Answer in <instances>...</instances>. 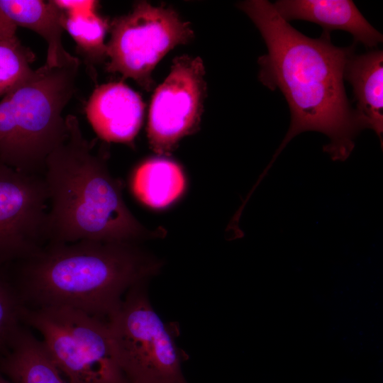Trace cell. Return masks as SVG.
Returning a JSON list of instances; mask_svg holds the SVG:
<instances>
[{
  "mask_svg": "<svg viewBox=\"0 0 383 383\" xmlns=\"http://www.w3.org/2000/svg\"><path fill=\"white\" fill-rule=\"evenodd\" d=\"M109 31L106 71L132 79L148 91L155 84L152 72L157 63L194 38L190 23L175 10L146 1L135 4L129 13L113 18Z\"/></svg>",
  "mask_w": 383,
  "mask_h": 383,
  "instance_id": "7",
  "label": "cell"
},
{
  "mask_svg": "<svg viewBox=\"0 0 383 383\" xmlns=\"http://www.w3.org/2000/svg\"><path fill=\"white\" fill-rule=\"evenodd\" d=\"M145 283L131 287L108 318L119 365L128 383H187L178 328L154 310Z\"/></svg>",
  "mask_w": 383,
  "mask_h": 383,
  "instance_id": "5",
  "label": "cell"
},
{
  "mask_svg": "<svg viewBox=\"0 0 383 383\" xmlns=\"http://www.w3.org/2000/svg\"><path fill=\"white\" fill-rule=\"evenodd\" d=\"M0 10L17 27L30 29L45 40L48 46L45 65L48 67H62L79 60L63 46L65 13L54 1L0 0Z\"/></svg>",
  "mask_w": 383,
  "mask_h": 383,
  "instance_id": "13",
  "label": "cell"
},
{
  "mask_svg": "<svg viewBox=\"0 0 383 383\" xmlns=\"http://www.w3.org/2000/svg\"><path fill=\"white\" fill-rule=\"evenodd\" d=\"M287 22L304 20L318 24L324 32L342 30L350 33L354 44L376 48L382 35L362 16L350 0H279L272 4Z\"/></svg>",
  "mask_w": 383,
  "mask_h": 383,
  "instance_id": "11",
  "label": "cell"
},
{
  "mask_svg": "<svg viewBox=\"0 0 383 383\" xmlns=\"http://www.w3.org/2000/svg\"><path fill=\"white\" fill-rule=\"evenodd\" d=\"M23 322L42 335L51 357L77 383H128L107 320L67 307L25 306Z\"/></svg>",
  "mask_w": 383,
  "mask_h": 383,
  "instance_id": "6",
  "label": "cell"
},
{
  "mask_svg": "<svg viewBox=\"0 0 383 383\" xmlns=\"http://www.w3.org/2000/svg\"><path fill=\"white\" fill-rule=\"evenodd\" d=\"M237 6L255 23L267 48L258 58L259 80L282 92L291 113L289 130L259 182L292 138L305 131L325 134L330 141L323 151L333 160H345L358 133L367 128L344 86L345 67L355 45L335 46L324 31L318 38L304 35L267 0L243 1Z\"/></svg>",
  "mask_w": 383,
  "mask_h": 383,
  "instance_id": "1",
  "label": "cell"
},
{
  "mask_svg": "<svg viewBox=\"0 0 383 383\" xmlns=\"http://www.w3.org/2000/svg\"><path fill=\"white\" fill-rule=\"evenodd\" d=\"M66 123L67 136L48 156L43 174L49 199L48 242L135 243L152 237L126 206L121 184L83 135L77 118L68 115Z\"/></svg>",
  "mask_w": 383,
  "mask_h": 383,
  "instance_id": "3",
  "label": "cell"
},
{
  "mask_svg": "<svg viewBox=\"0 0 383 383\" xmlns=\"http://www.w3.org/2000/svg\"><path fill=\"white\" fill-rule=\"evenodd\" d=\"M8 276L27 308L67 307L108 321L126 293L161 263L135 243L48 242Z\"/></svg>",
  "mask_w": 383,
  "mask_h": 383,
  "instance_id": "2",
  "label": "cell"
},
{
  "mask_svg": "<svg viewBox=\"0 0 383 383\" xmlns=\"http://www.w3.org/2000/svg\"><path fill=\"white\" fill-rule=\"evenodd\" d=\"M64 13V28L75 41L86 64L101 63L107 58L105 37L109 30V21L96 11Z\"/></svg>",
  "mask_w": 383,
  "mask_h": 383,
  "instance_id": "16",
  "label": "cell"
},
{
  "mask_svg": "<svg viewBox=\"0 0 383 383\" xmlns=\"http://www.w3.org/2000/svg\"><path fill=\"white\" fill-rule=\"evenodd\" d=\"M0 371L13 383H77L55 362L43 341L26 325L0 353Z\"/></svg>",
  "mask_w": 383,
  "mask_h": 383,
  "instance_id": "12",
  "label": "cell"
},
{
  "mask_svg": "<svg viewBox=\"0 0 383 383\" xmlns=\"http://www.w3.org/2000/svg\"><path fill=\"white\" fill-rule=\"evenodd\" d=\"M49 199L42 174L0 162V270L25 260L48 243Z\"/></svg>",
  "mask_w": 383,
  "mask_h": 383,
  "instance_id": "8",
  "label": "cell"
},
{
  "mask_svg": "<svg viewBox=\"0 0 383 383\" xmlns=\"http://www.w3.org/2000/svg\"><path fill=\"white\" fill-rule=\"evenodd\" d=\"M144 109L140 95L123 82H117L96 87L89 97L86 113L101 139L128 143L140 128Z\"/></svg>",
  "mask_w": 383,
  "mask_h": 383,
  "instance_id": "10",
  "label": "cell"
},
{
  "mask_svg": "<svg viewBox=\"0 0 383 383\" xmlns=\"http://www.w3.org/2000/svg\"><path fill=\"white\" fill-rule=\"evenodd\" d=\"M206 94L202 60L187 55L174 58L149 109L148 137L155 152L169 154L182 138L197 128Z\"/></svg>",
  "mask_w": 383,
  "mask_h": 383,
  "instance_id": "9",
  "label": "cell"
},
{
  "mask_svg": "<svg viewBox=\"0 0 383 383\" xmlns=\"http://www.w3.org/2000/svg\"><path fill=\"white\" fill-rule=\"evenodd\" d=\"M135 196L145 205L165 208L183 193L185 178L180 167L163 158H154L141 163L131 177Z\"/></svg>",
  "mask_w": 383,
  "mask_h": 383,
  "instance_id": "15",
  "label": "cell"
},
{
  "mask_svg": "<svg viewBox=\"0 0 383 383\" xmlns=\"http://www.w3.org/2000/svg\"><path fill=\"white\" fill-rule=\"evenodd\" d=\"M344 79L353 87L355 110L381 141L383 132V52L371 50L365 53L353 52L348 58Z\"/></svg>",
  "mask_w": 383,
  "mask_h": 383,
  "instance_id": "14",
  "label": "cell"
},
{
  "mask_svg": "<svg viewBox=\"0 0 383 383\" xmlns=\"http://www.w3.org/2000/svg\"><path fill=\"white\" fill-rule=\"evenodd\" d=\"M24 308L10 279L0 270V353L6 348L18 329L24 325Z\"/></svg>",
  "mask_w": 383,
  "mask_h": 383,
  "instance_id": "18",
  "label": "cell"
},
{
  "mask_svg": "<svg viewBox=\"0 0 383 383\" xmlns=\"http://www.w3.org/2000/svg\"><path fill=\"white\" fill-rule=\"evenodd\" d=\"M0 383H13L0 371Z\"/></svg>",
  "mask_w": 383,
  "mask_h": 383,
  "instance_id": "21",
  "label": "cell"
},
{
  "mask_svg": "<svg viewBox=\"0 0 383 383\" xmlns=\"http://www.w3.org/2000/svg\"><path fill=\"white\" fill-rule=\"evenodd\" d=\"M55 4L66 13H87L95 11L97 1H54Z\"/></svg>",
  "mask_w": 383,
  "mask_h": 383,
  "instance_id": "19",
  "label": "cell"
},
{
  "mask_svg": "<svg viewBox=\"0 0 383 383\" xmlns=\"http://www.w3.org/2000/svg\"><path fill=\"white\" fill-rule=\"evenodd\" d=\"M79 60L44 65L0 101V162L28 174H43L50 154L66 139L62 112L75 91Z\"/></svg>",
  "mask_w": 383,
  "mask_h": 383,
  "instance_id": "4",
  "label": "cell"
},
{
  "mask_svg": "<svg viewBox=\"0 0 383 383\" xmlns=\"http://www.w3.org/2000/svg\"><path fill=\"white\" fill-rule=\"evenodd\" d=\"M17 26L0 10V40H9L16 38Z\"/></svg>",
  "mask_w": 383,
  "mask_h": 383,
  "instance_id": "20",
  "label": "cell"
},
{
  "mask_svg": "<svg viewBox=\"0 0 383 383\" xmlns=\"http://www.w3.org/2000/svg\"><path fill=\"white\" fill-rule=\"evenodd\" d=\"M34 60V53L17 37L0 40V96L6 94L32 73Z\"/></svg>",
  "mask_w": 383,
  "mask_h": 383,
  "instance_id": "17",
  "label": "cell"
}]
</instances>
